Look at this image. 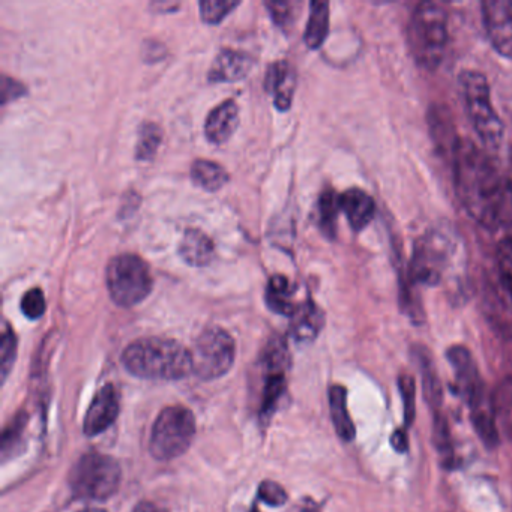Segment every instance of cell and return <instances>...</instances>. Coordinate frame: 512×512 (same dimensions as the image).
<instances>
[{
    "mask_svg": "<svg viewBox=\"0 0 512 512\" xmlns=\"http://www.w3.org/2000/svg\"><path fill=\"white\" fill-rule=\"evenodd\" d=\"M451 164L455 193L464 211L485 230H502L512 199L508 179L500 176L487 152L469 139L460 140Z\"/></svg>",
    "mask_w": 512,
    "mask_h": 512,
    "instance_id": "cell-1",
    "label": "cell"
},
{
    "mask_svg": "<svg viewBox=\"0 0 512 512\" xmlns=\"http://www.w3.org/2000/svg\"><path fill=\"white\" fill-rule=\"evenodd\" d=\"M122 364L128 373L146 380H181L194 371L193 352L163 337L133 341L122 353Z\"/></svg>",
    "mask_w": 512,
    "mask_h": 512,
    "instance_id": "cell-2",
    "label": "cell"
},
{
    "mask_svg": "<svg viewBox=\"0 0 512 512\" xmlns=\"http://www.w3.org/2000/svg\"><path fill=\"white\" fill-rule=\"evenodd\" d=\"M458 88L476 136L485 149L497 151L505 137V125L494 109L487 77L479 71L463 70L458 74Z\"/></svg>",
    "mask_w": 512,
    "mask_h": 512,
    "instance_id": "cell-3",
    "label": "cell"
},
{
    "mask_svg": "<svg viewBox=\"0 0 512 512\" xmlns=\"http://www.w3.org/2000/svg\"><path fill=\"white\" fill-rule=\"evenodd\" d=\"M448 14L434 2H421L409 23V44L419 67L436 71L448 47Z\"/></svg>",
    "mask_w": 512,
    "mask_h": 512,
    "instance_id": "cell-4",
    "label": "cell"
},
{
    "mask_svg": "<svg viewBox=\"0 0 512 512\" xmlns=\"http://www.w3.org/2000/svg\"><path fill=\"white\" fill-rule=\"evenodd\" d=\"M458 242L449 230L431 229L413 245L412 260L409 265V281L413 286H439L446 278Z\"/></svg>",
    "mask_w": 512,
    "mask_h": 512,
    "instance_id": "cell-5",
    "label": "cell"
},
{
    "mask_svg": "<svg viewBox=\"0 0 512 512\" xmlns=\"http://www.w3.org/2000/svg\"><path fill=\"white\" fill-rule=\"evenodd\" d=\"M122 470L110 455L89 452L82 455L70 473V487L74 496L83 500L110 499L121 485Z\"/></svg>",
    "mask_w": 512,
    "mask_h": 512,
    "instance_id": "cell-6",
    "label": "cell"
},
{
    "mask_svg": "<svg viewBox=\"0 0 512 512\" xmlns=\"http://www.w3.org/2000/svg\"><path fill=\"white\" fill-rule=\"evenodd\" d=\"M196 436V418L188 407L169 406L152 427L149 451L160 461L175 460L190 448Z\"/></svg>",
    "mask_w": 512,
    "mask_h": 512,
    "instance_id": "cell-7",
    "label": "cell"
},
{
    "mask_svg": "<svg viewBox=\"0 0 512 512\" xmlns=\"http://www.w3.org/2000/svg\"><path fill=\"white\" fill-rule=\"evenodd\" d=\"M110 298L119 307L130 308L151 295L154 287L151 269L136 254H119L107 265Z\"/></svg>",
    "mask_w": 512,
    "mask_h": 512,
    "instance_id": "cell-8",
    "label": "cell"
},
{
    "mask_svg": "<svg viewBox=\"0 0 512 512\" xmlns=\"http://www.w3.org/2000/svg\"><path fill=\"white\" fill-rule=\"evenodd\" d=\"M235 340L223 328H208L197 338L193 350L194 371L199 379L215 380L229 373L235 362Z\"/></svg>",
    "mask_w": 512,
    "mask_h": 512,
    "instance_id": "cell-9",
    "label": "cell"
},
{
    "mask_svg": "<svg viewBox=\"0 0 512 512\" xmlns=\"http://www.w3.org/2000/svg\"><path fill=\"white\" fill-rule=\"evenodd\" d=\"M481 310L491 331L512 343V292L500 280L496 269L484 272L481 278Z\"/></svg>",
    "mask_w": 512,
    "mask_h": 512,
    "instance_id": "cell-10",
    "label": "cell"
},
{
    "mask_svg": "<svg viewBox=\"0 0 512 512\" xmlns=\"http://www.w3.org/2000/svg\"><path fill=\"white\" fill-rule=\"evenodd\" d=\"M481 16L493 49L512 61V0H485Z\"/></svg>",
    "mask_w": 512,
    "mask_h": 512,
    "instance_id": "cell-11",
    "label": "cell"
},
{
    "mask_svg": "<svg viewBox=\"0 0 512 512\" xmlns=\"http://www.w3.org/2000/svg\"><path fill=\"white\" fill-rule=\"evenodd\" d=\"M119 409H121V401H119L118 389L113 385L103 386L86 410L85 421H83V431L86 436H98L112 427L118 419Z\"/></svg>",
    "mask_w": 512,
    "mask_h": 512,
    "instance_id": "cell-12",
    "label": "cell"
},
{
    "mask_svg": "<svg viewBox=\"0 0 512 512\" xmlns=\"http://www.w3.org/2000/svg\"><path fill=\"white\" fill-rule=\"evenodd\" d=\"M446 358H448L449 364L452 365L458 391H460L464 400H472L475 395L484 391L485 385L482 382L481 374H479L475 359H473L472 353L467 347L461 346V344L449 347Z\"/></svg>",
    "mask_w": 512,
    "mask_h": 512,
    "instance_id": "cell-13",
    "label": "cell"
},
{
    "mask_svg": "<svg viewBox=\"0 0 512 512\" xmlns=\"http://www.w3.org/2000/svg\"><path fill=\"white\" fill-rule=\"evenodd\" d=\"M467 404H469L473 428L479 439L487 448H496L499 445V428H497L499 425L494 413L493 398L484 389L472 400L467 401Z\"/></svg>",
    "mask_w": 512,
    "mask_h": 512,
    "instance_id": "cell-14",
    "label": "cell"
},
{
    "mask_svg": "<svg viewBox=\"0 0 512 512\" xmlns=\"http://www.w3.org/2000/svg\"><path fill=\"white\" fill-rule=\"evenodd\" d=\"M428 127H430L431 139L434 145L439 149V154L443 157H449L452 160L455 149L460 143V137L455 131L454 121L448 110L442 104H434L428 110Z\"/></svg>",
    "mask_w": 512,
    "mask_h": 512,
    "instance_id": "cell-15",
    "label": "cell"
},
{
    "mask_svg": "<svg viewBox=\"0 0 512 512\" xmlns=\"http://www.w3.org/2000/svg\"><path fill=\"white\" fill-rule=\"evenodd\" d=\"M266 89L274 95L275 107L281 112L292 106L293 94L296 89V71L287 61L272 64L265 80Z\"/></svg>",
    "mask_w": 512,
    "mask_h": 512,
    "instance_id": "cell-16",
    "label": "cell"
},
{
    "mask_svg": "<svg viewBox=\"0 0 512 512\" xmlns=\"http://www.w3.org/2000/svg\"><path fill=\"white\" fill-rule=\"evenodd\" d=\"M340 206L355 232H362L376 215V203L373 197L361 188H350L344 191L340 196Z\"/></svg>",
    "mask_w": 512,
    "mask_h": 512,
    "instance_id": "cell-17",
    "label": "cell"
},
{
    "mask_svg": "<svg viewBox=\"0 0 512 512\" xmlns=\"http://www.w3.org/2000/svg\"><path fill=\"white\" fill-rule=\"evenodd\" d=\"M238 124V104L232 100L224 101L209 113L205 122L206 137L214 145H223L233 136Z\"/></svg>",
    "mask_w": 512,
    "mask_h": 512,
    "instance_id": "cell-18",
    "label": "cell"
},
{
    "mask_svg": "<svg viewBox=\"0 0 512 512\" xmlns=\"http://www.w3.org/2000/svg\"><path fill=\"white\" fill-rule=\"evenodd\" d=\"M253 67V59L247 53L238 50L224 49L215 58L209 71L211 82H238L247 76Z\"/></svg>",
    "mask_w": 512,
    "mask_h": 512,
    "instance_id": "cell-19",
    "label": "cell"
},
{
    "mask_svg": "<svg viewBox=\"0 0 512 512\" xmlns=\"http://www.w3.org/2000/svg\"><path fill=\"white\" fill-rule=\"evenodd\" d=\"M323 323L325 317L322 310L314 302L307 301L299 304L298 310L293 314L290 334L298 343H308L319 335Z\"/></svg>",
    "mask_w": 512,
    "mask_h": 512,
    "instance_id": "cell-20",
    "label": "cell"
},
{
    "mask_svg": "<svg viewBox=\"0 0 512 512\" xmlns=\"http://www.w3.org/2000/svg\"><path fill=\"white\" fill-rule=\"evenodd\" d=\"M179 253L188 265L206 266L214 260L215 245L202 230L188 229L179 245Z\"/></svg>",
    "mask_w": 512,
    "mask_h": 512,
    "instance_id": "cell-21",
    "label": "cell"
},
{
    "mask_svg": "<svg viewBox=\"0 0 512 512\" xmlns=\"http://www.w3.org/2000/svg\"><path fill=\"white\" fill-rule=\"evenodd\" d=\"M413 359L421 371L422 388H424L425 400L433 409L439 410L442 404V385H440L439 373L434 367L433 359L425 347H413Z\"/></svg>",
    "mask_w": 512,
    "mask_h": 512,
    "instance_id": "cell-22",
    "label": "cell"
},
{
    "mask_svg": "<svg viewBox=\"0 0 512 512\" xmlns=\"http://www.w3.org/2000/svg\"><path fill=\"white\" fill-rule=\"evenodd\" d=\"M329 410H331L332 424L338 437L343 442H352L355 439L356 430L350 418L347 391L344 386L334 385L329 388Z\"/></svg>",
    "mask_w": 512,
    "mask_h": 512,
    "instance_id": "cell-23",
    "label": "cell"
},
{
    "mask_svg": "<svg viewBox=\"0 0 512 512\" xmlns=\"http://www.w3.org/2000/svg\"><path fill=\"white\" fill-rule=\"evenodd\" d=\"M295 292V286L290 283L289 278L284 275H274L269 280L268 289H266V304L275 313L292 317L299 307L293 301Z\"/></svg>",
    "mask_w": 512,
    "mask_h": 512,
    "instance_id": "cell-24",
    "label": "cell"
},
{
    "mask_svg": "<svg viewBox=\"0 0 512 512\" xmlns=\"http://www.w3.org/2000/svg\"><path fill=\"white\" fill-rule=\"evenodd\" d=\"M329 32V4L328 2H311L310 17L305 28V44L311 50L320 49L326 41Z\"/></svg>",
    "mask_w": 512,
    "mask_h": 512,
    "instance_id": "cell-25",
    "label": "cell"
},
{
    "mask_svg": "<svg viewBox=\"0 0 512 512\" xmlns=\"http://www.w3.org/2000/svg\"><path fill=\"white\" fill-rule=\"evenodd\" d=\"M491 398H493L497 425L508 437L509 442H512V376L505 377L496 386Z\"/></svg>",
    "mask_w": 512,
    "mask_h": 512,
    "instance_id": "cell-26",
    "label": "cell"
},
{
    "mask_svg": "<svg viewBox=\"0 0 512 512\" xmlns=\"http://www.w3.org/2000/svg\"><path fill=\"white\" fill-rule=\"evenodd\" d=\"M191 178L203 190L218 191L229 182V173L214 161L197 160L191 166Z\"/></svg>",
    "mask_w": 512,
    "mask_h": 512,
    "instance_id": "cell-27",
    "label": "cell"
},
{
    "mask_svg": "<svg viewBox=\"0 0 512 512\" xmlns=\"http://www.w3.org/2000/svg\"><path fill=\"white\" fill-rule=\"evenodd\" d=\"M433 442L434 446H436L440 463L448 467V469H451L455 461L451 430H449L448 421H446L445 416L440 412L434 415Z\"/></svg>",
    "mask_w": 512,
    "mask_h": 512,
    "instance_id": "cell-28",
    "label": "cell"
},
{
    "mask_svg": "<svg viewBox=\"0 0 512 512\" xmlns=\"http://www.w3.org/2000/svg\"><path fill=\"white\" fill-rule=\"evenodd\" d=\"M163 140V131L157 124L145 122L140 127L139 140H137L136 157L140 161H149L155 157Z\"/></svg>",
    "mask_w": 512,
    "mask_h": 512,
    "instance_id": "cell-29",
    "label": "cell"
},
{
    "mask_svg": "<svg viewBox=\"0 0 512 512\" xmlns=\"http://www.w3.org/2000/svg\"><path fill=\"white\" fill-rule=\"evenodd\" d=\"M340 211V196H337L334 190L323 191L319 200L320 227L329 238H334L338 212Z\"/></svg>",
    "mask_w": 512,
    "mask_h": 512,
    "instance_id": "cell-30",
    "label": "cell"
},
{
    "mask_svg": "<svg viewBox=\"0 0 512 512\" xmlns=\"http://www.w3.org/2000/svg\"><path fill=\"white\" fill-rule=\"evenodd\" d=\"M398 389H400L401 400H403L404 424L410 427L415 421L416 413V386L415 380L409 373H401L398 379Z\"/></svg>",
    "mask_w": 512,
    "mask_h": 512,
    "instance_id": "cell-31",
    "label": "cell"
},
{
    "mask_svg": "<svg viewBox=\"0 0 512 512\" xmlns=\"http://www.w3.org/2000/svg\"><path fill=\"white\" fill-rule=\"evenodd\" d=\"M199 7L203 22L208 23V25H218L227 14L232 13L236 7H239V2L205 0V2H200Z\"/></svg>",
    "mask_w": 512,
    "mask_h": 512,
    "instance_id": "cell-32",
    "label": "cell"
},
{
    "mask_svg": "<svg viewBox=\"0 0 512 512\" xmlns=\"http://www.w3.org/2000/svg\"><path fill=\"white\" fill-rule=\"evenodd\" d=\"M496 272L512 292V238H502L497 244Z\"/></svg>",
    "mask_w": 512,
    "mask_h": 512,
    "instance_id": "cell-33",
    "label": "cell"
},
{
    "mask_svg": "<svg viewBox=\"0 0 512 512\" xmlns=\"http://www.w3.org/2000/svg\"><path fill=\"white\" fill-rule=\"evenodd\" d=\"M47 302L43 290L34 287L22 299V311L28 319L37 320L46 313Z\"/></svg>",
    "mask_w": 512,
    "mask_h": 512,
    "instance_id": "cell-34",
    "label": "cell"
},
{
    "mask_svg": "<svg viewBox=\"0 0 512 512\" xmlns=\"http://www.w3.org/2000/svg\"><path fill=\"white\" fill-rule=\"evenodd\" d=\"M2 379H7L8 373L13 368L14 361H16L17 355V338L14 334L13 329L10 326L5 325L4 334H2Z\"/></svg>",
    "mask_w": 512,
    "mask_h": 512,
    "instance_id": "cell-35",
    "label": "cell"
},
{
    "mask_svg": "<svg viewBox=\"0 0 512 512\" xmlns=\"http://www.w3.org/2000/svg\"><path fill=\"white\" fill-rule=\"evenodd\" d=\"M259 497L269 506H283L287 502L286 490L274 481L260 484Z\"/></svg>",
    "mask_w": 512,
    "mask_h": 512,
    "instance_id": "cell-36",
    "label": "cell"
},
{
    "mask_svg": "<svg viewBox=\"0 0 512 512\" xmlns=\"http://www.w3.org/2000/svg\"><path fill=\"white\" fill-rule=\"evenodd\" d=\"M266 8L271 13L272 19L281 28H287L292 25L293 19H295V4H289V2H266Z\"/></svg>",
    "mask_w": 512,
    "mask_h": 512,
    "instance_id": "cell-37",
    "label": "cell"
},
{
    "mask_svg": "<svg viewBox=\"0 0 512 512\" xmlns=\"http://www.w3.org/2000/svg\"><path fill=\"white\" fill-rule=\"evenodd\" d=\"M23 94H26V88L22 83L4 76V79H2V103L7 104L8 101L16 100V98L22 97Z\"/></svg>",
    "mask_w": 512,
    "mask_h": 512,
    "instance_id": "cell-38",
    "label": "cell"
},
{
    "mask_svg": "<svg viewBox=\"0 0 512 512\" xmlns=\"http://www.w3.org/2000/svg\"><path fill=\"white\" fill-rule=\"evenodd\" d=\"M391 446L395 451L400 452V454L407 452V449H409V439H407V433L404 428L395 430L394 433H392Z\"/></svg>",
    "mask_w": 512,
    "mask_h": 512,
    "instance_id": "cell-39",
    "label": "cell"
},
{
    "mask_svg": "<svg viewBox=\"0 0 512 512\" xmlns=\"http://www.w3.org/2000/svg\"><path fill=\"white\" fill-rule=\"evenodd\" d=\"M131 512H167L166 509L160 508L152 502H142L136 506Z\"/></svg>",
    "mask_w": 512,
    "mask_h": 512,
    "instance_id": "cell-40",
    "label": "cell"
},
{
    "mask_svg": "<svg viewBox=\"0 0 512 512\" xmlns=\"http://www.w3.org/2000/svg\"><path fill=\"white\" fill-rule=\"evenodd\" d=\"M302 512H319V508H317L316 503L311 502V500H307L304 508H302Z\"/></svg>",
    "mask_w": 512,
    "mask_h": 512,
    "instance_id": "cell-41",
    "label": "cell"
},
{
    "mask_svg": "<svg viewBox=\"0 0 512 512\" xmlns=\"http://www.w3.org/2000/svg\"><path fill=\"white\" fill-rule=\"evenodd\" d=\"M82 512H106L103 511V509H85V511Z\"/></svg>",
    "mask_w": 512,
    "mask_h": 512,
    "instance_id": "cell-42",
    "label": "cell"
},
{
    "mask_svg": "<svg viewBox=\"0 0 512 512\" xmlns=\"http://www.w3.org/2000/svg\"><path fill=\"white\" fill-rule=\"evenodd\" d=\"M251 512H259V509H257V506H254V509H251Z\"/></svg>",
    "mask_w": 512,
    "mask_h": 512,
    "instance_id": "cell-43",
    "label": "cell"
},
{
    "mask_svg": "<svg viewBox=\"0 0 512 512\" xmlns=\"http://www.w3.org/2000/svg\"><path fill=\"white\" fill-rule=\"evenodd\" d=\"M508 182H509V185H511V187H512V175H511V178L508 179Z\"/></svg>",
    "mask_w": 512,
    "mask_h": 512,
    "instance_id": "cell-44",
    "label": "cell"
}]
</instances>
